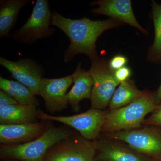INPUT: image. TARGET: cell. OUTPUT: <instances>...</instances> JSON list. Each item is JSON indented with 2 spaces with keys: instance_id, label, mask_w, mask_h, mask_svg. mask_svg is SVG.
Wrapping results in <instances>:
<instances>
[{
  "instance_id": "6da1fadb",
  "label": "cell",
  "mask_w": 161,
  "mask_h": 161,
  "mask_svg": "<svg viewBox=\"0 0 161 161\" xmlns=\"http://www.w3.org/2000/svg\"><path fill=\"white\" fill-rule=\"evenodd\" d=\"M124 23L114 19L94 21L84 17L72 19L64 17L57 11L52 12L50 25L56 26L65 33L70 41L64 53L65 63L73 60L79 54L86 55L92 60L98 58L96 51L97 39L103 32L117 28Z\"/></svg>"
},
{
  "instance_id": "7a4b0ae2",
  "label": "cell",
  "mask_w": 161,
  "mask_h": 161,
  "mask_svg": "<svg viewBox=\"0 0 161 161\" xmlns=\"http://www.w3.org/2000/svg\"><path fill=\"white\" fill-rule=\"evenodd\" d=\"M158 104L153 92L146 90L143 95L129 104L107 112L101 132L107 134L140 128L146 116Z\"/></svg>"
},
{
  "instance_id": "3957f363",
  "label": "cell",
  "mask_w": 161,
  "mask_h": 161,
  "mask_svg": "<svg viewBox=\"0 0 161 161\" xmlns=\"http://www.w3.org/2000/svg\"><path fill=\"white\" fill-rule=\"evenodd\" d=\"M73 133L64 128L47 127L42 135L30 142L18 145H1V156L20 161H44L51 148Z\"/></svg>"
},
{
  "instance_id": "277c9868",
  "label": "cell",
  "mask_w": 161,
  "mask_h": 161,
  "mask_svg": "<svg viewBox=\"0 0 161 161\" xmlns=\"http://www.w3.org/2000/svg\"><path fill=\"white\" fill-rule=\"evenodd\" d=\"M91 61L92 65L88 71L93 80L91 108L103 110L109 105L119 84L109 66V60L98 57Z\"/></svg>"
},
{
  "instance_id": "5b68a950",
  "label": "cell",
  "mask_w": 161,
  "mask_h": 161,
  "mask_svg": "<svg viewBox=\"0 0 161 161\" xmlns=\"http://www.w3.org/2000/svg\"><path fill=\"white\" fill-rule=\"evenodd\" d=\"M108 138L122 142L143 155L161 160V128H143L105 134Z\"/></svg>"
},
{
  "instance_id": "8992f818",
  "label": "cell",
  "mask_w": 161,
  "mask_h": 161,
  "mask_svg": "<svg viewBox=\"0 0 161 161\" xmlns=\"http://www.w3.org/2000/svg\"><path fill=\"white\" fill-rule=\"evenodd\" d=\"M52 14L47 0H37L30 17L13 34V38L23 43H31L52 36L54 29L49 27Z\"/></svg>"
},
{
  "instance_id": "52a82bcc",
  "label": "cell",
  "mask_w": 161,
  "mask_h": 161,
  "mask_svg": "<svg viewBox=\"0 0 161 161\" xmlns=\"http://www.w3.org/2000/svg\"><path fill=\"white\" fill-rule=\"evenodd\" d=\"M39 118L43 121H55L77 130L84 138L95 140L99 136L107 112L91 108L86 112L71 116H54L39 110Z\"/></svg>"
},
{
  "instance_id": "ba28073f",
  "label": "cell",
  "mask_w": 161,
  "mask_h": 161,
  "mask_svg": "<svg viewBox=\"0 0 161 161\" xmlns=\"http://www.w3.org/2000/svg\"><path fill=\"white\" fill-rule=\"evenodd\" d=\"M95 155L93 142L73 133L51 148L44 161H95Z\"/></svg>"
},
{
  "instance_id": "9c48e42d",
  "label": "cell",
  "mask_w": 161,
  "mask_h": 161,
  "mask_svg": "<svg viewBox=\"0 0 161 161\" xmlns=\"http://www.w3.org/2000/svg\"><path fill=\"white\" fill-rule=\"evenodd\" d=\"M73 82L72 75L58 78H42L39 95L43 98L48 112L54 113L67 108V92Z\"/></svg>"
},
{
  "instance_id": "30bf717a",
  "label": "cell",
  "mask_w": 161,
  "mask_h": 161,
  "mask_svg": "<svg viewBox=\"0 0 161 161\" xmlns=\"http://www.w3.org/2000/svg\"><path fill=\"white\" fill-rule=\"evenodd\" d=\"M0 64L8 70L18 81L27 87L34 95H39L40 81L43 74V67L34 60L21 59L11 61L1 57Z\"/></svg>"
},
{
  "instance_id": "8fae6325",
  "label": "cell",
  "mask_w": 161,
  "mask_h": 161,
  "mask_svg": "<svg viewBox=\"0 0 161 161\" xmlns=\"http://www.w3.org/2000/svg\"><path fill=\"white\" fill-rule=\"evenodd\" d=\"M96 150L95 161H149L122 142L97 138L93 141Z\"/></svg>"
},
{
  "instance_id": "7c38bea8",
  "label": "cell",
  "mask_w": 161,
  "mask_h": 161,
  "mask_svg": "<svg viewBox=\"0 0 161 161\" xmlns=\"http://www.w3.org/2000/svg\"><path fill=\"white\" fill-rule=\"evenodd\" d=\"M95 5H98V7L92 9V13L108 16L136 27L144 35L148 34V32L140 25L136 19L130 0H99L91 2V6Z\"/></svg>"
},
{
  "instance_id": "4fadbf2b",
  "label": "cell",
  "mask_w": 161,
  "mask_h": 161,
  "mask_svg": "<svg viewBox=\"0 0 161 161\" xmlns=\"http://www.w3.org/2000/svg\"><path fill=\"white\" fill-rule=\"evenodd\" d=\"M44 122L18 125H0V142L2 145L25 143L42 135L46 130Z\"/></svg>"
},
{
  "instance_id": "5bb4252c",
  "label": "cell",
  "mask_w": 161,
  "mask_h": 161,
  "mask_svg": "<svg viewBox=\"0 0 161 161\" xmlns=\"http://www.w3.org/2000/svg\"><path fill=\"white\" fill-rule=\"evenodd\" d=\"M81 64L79 62L76 69L72 74L74 85L67 94V98L74 112L80 109L79 103L85 99H91L93 80L89 72L81 69Z\"/></svg>"
},
{
  "instance_id": "9a60e30c",
  "label": "cell",
  "mask_w": 161,
  "mask_h": 161,
  "mask_svg": "<svg viewBox=\"0 0 161 161\" xmlns=\"http://www.w3.org/2000/svg\"><path fill=\"white\" fill-rule=\"evenodd\" d=\"M37 107L18 103L0 107L1 125L36 122L39 118Z\"/></svg>"
},
{
  "instance_id": "2e32d148",
  "label": "cell",
  "mask_w": 161,
  "mask_h": 161,
  "mask_svg": "<svg viewBox=\"0 0 161 161\" xmlns=\"http://www.w3.org/2000/svg\"><path fill=\"white\" fill-rule=\"evenodd\" d=\"M28 2V0L3 1L0 7L1 38L9 37V32L15 23L19 12Z\"/></svg>"
},
{
  "instance_id": "e0dca14e",
  "label": "cell",
  "mask_w": 161,
  "mask_h": 161,
  "mask_svg": "<svg viewBox=\"0 0 161 161\" xmlns=\"http://www.w3.org/2000/svg\"><path fill=\"white\" fill-rule=\"evenodd\" d=\"M145 91H140L134 81L130 80L120 83L116 89L109 104L110 110L116 109L129 104L142 95Z\"/></svg>"
},
{
  "instance_id": "ac0fdd59",
  "label": "cell",
  "mask_w": 161,
  "mask_h": 161,
  "mask_svg": "<svg viewBox=\"0 0 161 161\" xmlns=\"http://www.w3.org/2000/svg\"><path fill=\"white\" fill-rule=\"evenodd\" d=\"M0 89L13 97L18 103L37 107L39 102L27 87L18 81L1 77Z\"/></svg>"
},
{
  "instance_id": "d6986e66",
  "label": "cell",
  "mask_w": 161,
  "mask_h": 161,
  "mask_svg": "<svg viewBox=\"0 0 161 161\" xmlns=\"http://www.w3.org/2000/svg\"><path fill=\"white\" fill-rule=\"evenodd\" d=\"M152 18L154 27V40L147 55V59L153 63L161 62V4L152 2Z\"/></svg>"
},
{
  "instance_id": "ffe728a7",
  "label": "cell",
  "mask_w": 161,
  "mask_h": 161,
  "mask_svg": "<svg viewBox=\"0 0 161 161\" xmlns=\"http://www.w3.org/2000/svg\"><path fill=\"white\" fill-rule=\"evenodd\" d=\"M143 124L146 125L161 128V103L158 104L155 109L151 113L150 117L145 119Z\"/></svg>"
},
{
  "instance_id": "44dd1931",
  "label": "cell",
  "mask_w": 161,
  "mask_h": 161,
  "mask_svg": "<svg viewBox=\"0 0 161 161\" xmlns=\"http://www.w3.org/2000/svg\"><path fill=\"white\" fill-rule=\"evenodd\" d=\"M128 59L125 55L117 54L109 60V66L113 72L126 66Z\"/></svg>"
},
{
  "instance_id": "7402d4cb",
  "label": "cell",
  "mask_w": 161,
  "mask_h": 161,
  "mask_svg": "<svg viewBox=\"0 0 161 161\" xmlns=\"http://www.w3.org/2000/svg\"><path fill=\"white\" fill-rule=\"evenodd\" d=\"M132 69L130 67L125 66L114 72V76L119 84L130 80L132 75Z\"/></svg>"
},
{
  "instance_id": "603a6c76",
  "label": "cell",
  "mask_w": 161,
  "mask_h": 161,
  "mask_svg": "<svg viewBox=\"0 0 161 161\" xmlns=\"http://www.w3.org/2000/svg\"><path fill=\"white\" fill-rule=\"evenodd\" d=\"M19 103L9 94L2 90L0 91V107Z\"/></svg>"
},
{
  "instance_id": "cb8c5ba5",
  "label": "cell",
  "mask_w": 161,
  "mask_h": 161,
  "mask_svg": "<svg viewBox=\"0 0 161 161\" xmlns=\"http://www.w3.org/2000/svg\"><path fill=\"white\" fill-rule=\"evenodd\" d=\"M156 99L158 103H161V83L160 85L156 92H153Z\"/></svg>"
},
{
  "instance_id": "d4e9b609",
  "label": "cell",
  "mask_w": 161,
  "mask_h": 161,
  "mask_svg": "<svg viewBox=\"0 0 161 161\" xmlns=\"http://www.w3.org/2000/svg\"><path fill=\"white\" fill-rule=\"evenodd\" d=\"M158 161H161V160H159Z\"/></svg>"
}]
</instances>
